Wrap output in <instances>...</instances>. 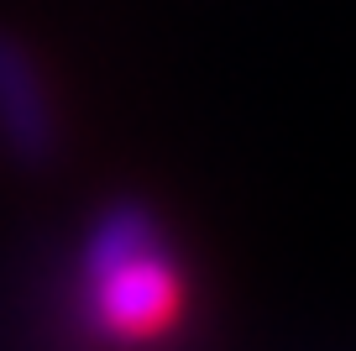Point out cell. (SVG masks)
<instances>
[{
    "label": "cell",
    "instance_id": "obj_1",
    "mask_svg": "<svg viewBox=\"0 0 356 351\" xmlns=\"http://www.w3.org/2000/svg\"><path fill=\"white\" fill-rule=\"evenodd\" d=\"M79 309L115 346H147L178 330L189 309V267L163 215L136 194H115L79 236Z\"/></svg>",
    "mask_w": 356,
    "mask_h": 351
},
{
    "label": "cell",
    "instance_id": "obj_2",
    "mask_svg": "<svg viewBox=\"0 0 356 351\" xmlns=\"http://www.w3.org/2000/svg\"><path fill=\"white\" fill-rule=\"evenodd\" d=\"M0 153L26 173H47L63 153V116L42 58L22 32L0 26Z\"/></svg>",
    "mask_w": 356,
    "mask_h": 351
}]
</instances>
